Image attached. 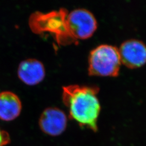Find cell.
<instances>
[{
	"label": "cell",
	"instance_id": "4",
	"mask_svg": "<svg viewBox=\"0 0 146 146\" xmlns=\"http://www.w3.org/2000/svg\"><path fill=\"white\" fill-rule=\"evenodd\" d=\"M67 122V115L63 110L56 107H49L43 111L38 124L44 134L58 136L66 131Z\"/></svg>",
	"mask_w": 146,
	"mask_h": 146
},
{
	"label": "cell",
	"instance_id": "6",
	"mask_svg": "<svg viewBox=\"0 0 146 146\" xmlns=\"http://www.w3.org/2000/svg\"><path fill=\"white\" fill-rule=\"evenodd\" d=\"M19 78L28 86H35L44 80L45 68L41 61L35 58H29L21 62L17 69Z\"/></svg>",
	"mask_w": 146,
	"mask_h": 146
},
{
	"label": "cell",
	"instance_id": "3",
	"mask_svg": "<svg viewBox=\"0 0 146 146\" xmlns=\"http://www.w3.org/2000/svg\"><path fill=\"white\" fill-rule=\"evenodd\" d=\"M119 49L108 44H101L93 49L88 58V74L90 76L116 77L121 66Z\"/></svg>",
	"mask_w": 146,
	"mask_h": 146
},
{
	"label": "cell",
	"instance_id": "1",
	"mask_svg": "<svg viewBox=\"0 0 146 146\" xmlns=\"http://www.w3.org/2000/svg\"><path fill=\"white\" fill-rule=\"evenodd\" d=\"M29 23L35 33H49L61 44L88 39L94 34L98 27L94 15L83 8L71 11L60 9L46 13L36 12L31 14Z\"/></svg>",
	"mask_w": 146,
	"mask_h": 146
},
{
	"label": "cell",
	"instance_id": "5",
	"mask_svg": "<svg viewBox=\"0 0 146 146\" xmlns=\"http://www.w3.org/2000/svg\"><path fill=\"white\" fill-rule=\"evenodd\" d=\"M119 52L121 62L128 68H139L146 63V46L141 41H125L121 44Z\"/></svg>",
	"mask_w": 146,
	"mask_h": 146
},
{
	"label": "cell",
	"instance_id": "8",
	"mask_svg": "<svg viewBox=\"0 0 146 146\" xmlns=\"http://www.w3.org/2000/svg\"><path fill=\"white\" fill-rule=\"evenodd\" d=\"M11 142V137L8 132L0 128V146H5Z\"/></svg>",
	"mask_w": 146,
	"mask_h": 146
},
{
	"label": "cell",
	"instance_id": "7",
	"mask_svg": "<svg viewBox=\"0 0 146 146\" xmlns=\"http://www.w3.org/2000/svg\"><path fill=\"white\" fill-rule=\"evenodd\" d=\"M22 103L19 97L10 91L0 93V120L11 121L19 116Z\"/></svg>",
	"mask_w": 146,
	"mask_h": 146
},
{
	"label": "cell",
	"instance_id": "2",
	"mask_svg": "<svg viewBox=\"0 0 146 146\" xmlns=\"http://www.w3.org/2000/svg\"><path fill=\"white\" fill-rule=\"evenodd\" d=\"M99 89L72 84L62 88V101L69 117L78 125L96 132L101 106L97 94Z\"/></svg>",
	"mask_w": 146,
	"mask_h": 146
}]
</instances>
